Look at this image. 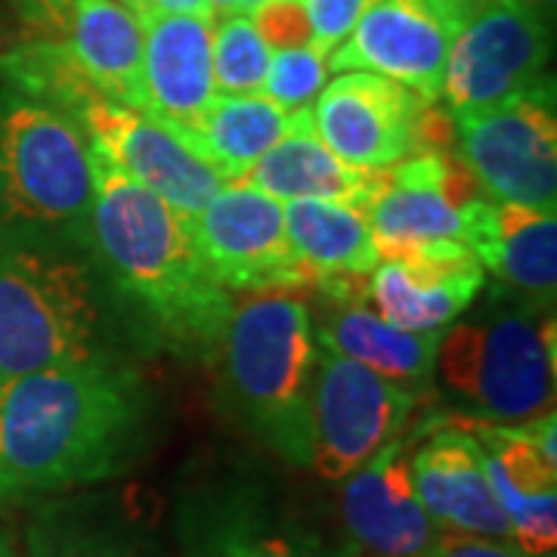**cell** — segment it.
I'll return each instance as SVG.
<instances>
[{
	"label": "cell",
	"instance_id": "35",
	"mask_svg": "<svg viewBox=\"0 0 557 557\" xmlns=\"http://www.w3.org/2000/svg\"><path fill=\"white\" fill-rule=\"evenodd\" d=\"M260 3H267V0H230V13H242V16H251L255 10H258ZM226 13V16H230Z\"/></svg>",
	"mask_w": 557,
	"mask_h": 557
},
{
	"label": "cell",
	"instance_id": "32",
	"mask_svg": "<svg viewBox=\"0 0 557 557\" xmlns=\"http://www.w3.org/2000/svg\"><path fill=\"white\" fill-rule=\"evenodd\" d=\"M418 557H536L530 552L518 548L515 542H502V539H480V536H456V533H443V536Z\"/></svg>",
	"mask_w": 557,
	"mask_h": 557
},
{
	"label": "cell",
	"instance_id": "4",
	"mask_svg": "<svg viewBox=\"0 0 557 557\" xmlns=\"http://www.w3.org/2000/svg\"><path fill=\"white\" fill-rule=\"evenodd\" d=\"M112 295L90 248L0 236V384L115 354Z\"/></svg>",
	"mask_w": 557,
	"mask_h": 557
},
{
	"label": "cell",
	"instance_id": "34",
	"mask_svg": "<svg viewBox=\"0 0 557 557\" xmlns=\"http://www.w3.org/2000/svg\"><path fill=\"white\" fill-rule=\"evenodd\" d=\"M0 557H25L20 539L13 536V530L3 520H0Z\"/></svg>",
	"mask_w": 557,
	"mask_h": 557
},
{
	"label": "cell",
	"instance_id": "3",
	"mask_svg": "<svg viewBox=\"0 0 557 557\" xmlns=\"http://www.w3.org/2000/svg\"><path fill=\"white\" fill-rule=\"evenodd\" d=\"M208 366L220 412L270 456L310 471L317 369L310 304L292 292L236 300Z\"/></svg>",
	"mask_w": 557,
	"mask_h": 557
},
{
	"label": "cell",
	"instance_id": "9",
	"mask_svg": "<svg viewBox=\"0 0 557 557\" xmlns=\"http://www.w3.org/2000/svg\"><path fill=\"white\" fill-rule=\"evenodd\" d=\"M483 196L458 149H418L381 171L379 189L366 205L381 260L453 258L461 242L465 208Z\"/></svg>",
	"mask_w": 557,
	"mask_h": 557
},
{
	"label": "cell",
	"instance_id": "31",
	"mask_svg": "<svg viewBox=\"0 0 557 557\" xmlns=\"http://www.w3.org/2000/svg\"><path fill=\"white\" fill-rule=\"evenodd\" d=\"M251 22L270 50L310 47V22L300 0H267L251 13Z\"/></svg>",
	"mask_w": 557,
	"mask_h": 557
},
{
	"label": "cell",
	"instance_id": "24",
	"mask_svg": "<svg viewBox=\"0 0 557 557\" xmlns=\"http://www.w3.org/2000/svg\"><path fill=\"white\" fill-rule=\"evenodd\" d=\"M381 171L350 168L319 139L313 109H295L282 137L255 161V168L236 183H245L276 201L329 199L350 201L366 211L379 189Z\"/></svg>",
	"mask_w": 557,
	"mask_h": 557
},
{
	"label": "cell",
	"instance_id": "11",
	"mask_svg": "<svg viewBox=\"0 0 557 557\" xmlns=\"http://www.w3.org/2000/svg\"><path fill=\"white\" fill-rule=\"evenodd\" d=\"M483 0H375L350 38L338 44L329 72H375L409 87L424 102H440L443 75L461 28Z\"/></svg>",
	"mask_w": 557,
	"mask_h": 557
},
{
	"label": "cell",
	"instance_id": "30",
	"mask_svg": "<svg viewBox=\"0 0 557 557\" xmlns=\"http://www.w3.org/2000/svg\"><path fill=\"white\" fill-rule=\"evenodd\" d=\"M310 22V47L329 57L338 44L350 38L362 13L375 0H300Z\"/></svg>",
	"mask_w": 557,
	"mask_h": 557
},
{
	"label": "cell",
	"instance_id": "18",
	"mask_svg": "<svg viewBox=\"0 0 557 557\" xmlns=\"http://www.w3.org/2000/svg\"><path fill=\"white\" fill-rule=\"evenodd\" d=\"M409 478L418 502L443 533L511 542L478 440L456 416L428 418V431L409 453Z\"/></svg>",
	"mask_w": 557,
	"mask_h": 557
},
{
	"label": "cell",
	"instance_id": "10",
	"mask_svg": "<svg viewBox=\"0 0 557 557\" xmlns=\"http://www.w3.org/2000/svg\"><path fill=\"white\" fill-rule=\"evenodd\" d=\"M421 403L416 391L317 341L310 471L325 483L350 478L409 428Z\"/></svg>",
	"mask_w": 557,
	"mask_h": 557
},
{
	"label": "cell",
	"instance_id": "25",
	"mask_svg": "<svg viewBox=\"0 0 557 557\" xmlns=\"http://www.w3.org/2000/svg\"><path fill=\"white\" fill-rule=\"evenodd\" d=\"M60 38L109 100L137 112L146 109L143 28L119 0H65Z\"/></svg>",
	"mask_w": 557,
	"mask_h": 557
},
{
	"label": "cell",
	"instance_id": "19",
	"mask_svg": "<svg viewBox=\"0 0 557 557\" xmlns=\"http://www.w3.org/2000/svg\"><path fill=\"white\" fill-rule=\"evenodd\" d=\"M84 134L124 174H131L139 186L171 205L180 218H196L226 186V180L208 161L189 152L168 127L115 100L102 102L84 124Z\"/></svg>",
	"mask_w": 557,
	"mask_h": 557
},
{
	"label": "cell",
	"instance_id": "14",
	"mask_svg": "<svg viewBox=\"0 0 557 557\" xmlns=\"http://www.w3.org/2000/svg\"><path fill=\"white\" fill-rule=\"evenodd\" d=\"M424 102L409 87L375 72H341L313 100L319 139L344 164L387 171L418 149Z\"/></svg>",
	"mask_w": 557,
	"mask_h": 557
},
{
	"label": "cell",
	"instance_id": "26",
	"mask_svg": "<svg viewBox=\"0 0 557 557\" xmlns=\"http://www.w3.org/2000/svg\"><path fill=\"white\" fill-rule=\"evenodd\" d=\"M282 214L288 248L310 282L307 288L322 278L372 276V270L381 263L369 218L350 201H285Z\"/></svg>",
	"mask_w": 557,
	"mask_h": 557
},
{
	"label": "cell",
	"instance_id": "15",
	"mask_svg": "<svg viewBox=\"0 0 557 557\" xmlns=\"http://www.w3.org/2000/svg\"><path fill=\"white\" fill-rule=\"evenodd\" d=\"M25 557H168L156 518L124 486H87L25 505Z\"/></svg>",
	"mask_w": 557,
	"mask_h": 557
},
{
	"label": "cell",
	"instance_id": "13",
	"mask_svg": "<svg viewBox=\"0 0 557 557\" xmlns=\"http://www.w3.org/2000/svg\"><path fill=\"white\" fill-rule=\"evenodd\" d=\"M205 273L226 292H307V276L288 248L282 201L245 183H226L186 220Z\"/></svg>",
	"mask_w": 557,
	"mask_h": 557
},
{
	"label": "cell",
	"instance_id": "1",
	"mask_svg": "<svg viewBox=\"0 0 557 557\" xmlns=\"http://www.w3.org/2000/svg\"><path fill=\"white\" fill-rule=\"evenodd\" d=\"M159 406L121 354L0 384V508L134 474L156 446Z\"/></svg>",
	"mask_w": 557,
	"mask_h": 557
},
{
	"label": "cell",
	"instance_id": "28",
	"mask_svg": "<svg viewBox=\"0 0 557 557\" xmlns=\"http://www.w3.org/2000/svg\"><path fill=\"white\" fill-rule=\"evenodd\" d=\"M270 47L260 38L251 16L230 13L214 20L211 32V62H214V90L230 97L260 94L270 65Z\"/></svg>",
	"mask_w": 557,
	"mask_h": 557
},
{
	"label": "cell",
	"instance_id": "22",
	"mask_svg": "<svg viewBox=\"0 0 557 557\" xmlns=\"http://www.w3.org/2000/svg\"><path fill=\"white\" fill-rule=\"evenodd\" d=\"M486 273L471 251L453 258L381 260L366 285V300L403 332H443L480 298Z\"/></svg>",
	"mask_w": 557,
	"mask_h": 557
},
{
	"label": "cell",
	"instance_id": "12",
	"mask_svg": "<svg viewBox=\"0 0 557 557\" xmlns=\"http://www.w3.org/2000/svg\"><path fill=\"white\" fill-rule=\"evenodd\" d=\"M548 16L533 0H483L461 28L443 75L449 115L461 119L545 78L552 57Z\"/></svg>",
	"mask_w": 557,
	"mask_h": 557
},
{
	"label": "cell",
	"instance_id": "5",
	"mask_svg": "<svg viewBox=\"0 0 557 557\" xmlns=\"http://www.w3.org/2000/svg\"><path fill=\"white\" fill-rule=\"evenodd\" d=\"M174 557H359L354 542L258 458L218 456L180 480Z\"/></svg>",
	"mask_w": 557,
	"mask_h": 557
},
{
	"label": "cell",
	"instance_id": "33",
	"mask_svg": "<svg viewBox=\"0 0 557 557\" xmlns=\"http://www.w3.org/2000/svg\"><path fill=\"white\" fill-rule=\"evenodd\" d=\"M121 7L139 22V28L156 16H201L214 22L211 0H119Z\"/></svg>",
	"mask_w": 557,
	"mask_h": 557
},
{
	"label": "cell",
	"instance_id": "29",
	"mask_svg": "<svg viewBox=\"0 0 557 557\" xmlns=\"http://www.w3.org/2000/svg\"><path fill=\"white\" fill-rule=\"evenodd\" d=\"M325 75H329L325 57L317 53L313 47L273 50L260 94L282 106L285 112L307 109V106H313L319 90L325 87Z\"/></svg>",
	"mask_w": 557,
	"mask_h": 557
},
{
	"label": "cell",
	"instance_id": "8",
	"mask_svg": "<svg viewBox=\"0 0 557 557\" xmlns=\"http://www.w3.org/2000/svg\"><path fill=\"white\" fill-rule=\"evenodd\" d=\"M461 161L483 196L533 211L557 208L555 81L539 78L518 94L453 119Z\"/></svg>",
	"mask_w": 557,
	"mask_h": 557
},
{
	"label": "cell",
	"instance_id": "6",
	"mask_svg": "<svg viewBox=\"0 0 557 557\" xmlns=\"http://www.w3.org/2000/svg\"><path fill=\"white\" fill-rule=\"evenodd\" d=\"M440 338L437 379L458 416L520 424L555 412V307L493 282Z\"/></svg>",
	"mask_w": 557,
	"mask_h": 557
},
{
	"label": "cell",
	"instance_id": "36",
	"mask_svg": "<svg viewBox=\"0 0 557 557\" xmlns=\"http://www.w3.org/2000/svg\"><path fill=\"white\" fill-rule=\"evenodd\" d=\"M533 3H536L548 20H555V0H533Z\"/></svg>",
	"mask_w": 557,
	"mask_h": 557
},
{
	"label": "cell",
	"instance_id": "23",
	"mask_svg": "<svg viewBox=\"0 0 557 557\" xmlns=\"http://www.w3.org/2000/svg\"><path fill=\"white\" fill-rule=\"evenodd\" d=\"M214 22L201 16H156L143 25V90L146 115L171 134L193 124L211 102Z\"/></svg>",
	"mask_w": 557,
	"mask_h": 557
},
{
	"label": "cell",
	"instance_id": "16",
	"mask_svg": "<svg viewBox=\"0 0 557 557\" xmlns=\"http://www.w3.org/2000/svg\"><path fill=\"white\" fill-rule=\"evenodd\" d=\"M369 276L322 278L313 288L310 317L319 344L335 354L357 359L359 366L379 372L416 391L418 397H434L437 384V350L443 332H403L369 307L366 300Z\"/></svg>",
	"mask_w": 557,
	"mask_h": 557
},
{
	"label": "cell",
	"instance_id": "21",
	"mask_svg": "<svg viewBox=\"0 0 557 557\" xmlns=\"http://www.w3.org/2000/svg\"><path fill=\"white\" fill-rule=\"evenodd\" d=\"M465 248L496 273V282L555 307L557 211H533L486 196L465 208Z\"/></svg>",
	"mask_w": 557,
	"mask_h": 557
},
{
	"label": "cell",
	"instance_id": "17",
	"mask_svg": "<svg viewBox=\"0 0 557 557\" xmlns=\"http://www.w3.org/2000/svg\"><path fill=\"white\" fill-rule=\"evenodd\" d=\"M424 431L428 421L403 431L350 478L341 480V530L359 555L418 557L443 536L418 502L409 478V453Z\"/></svg>",
	"mask_w": 557,
	"mask_h": 557
},
{
	"label": "cell",
	"instance_id": "7",
	"mask_svg": "<svg viewBox=\"0 0 557 557\" xmlns=\"http://www.w3.org/2000/svg\"><path fill=\"white\" fill-rule=\"evenodd\" d=\"M90 139L69 115L0 87V236L94 251Z\"/></svg>",
	"mask_w": 557,
	"mask_h": 557
},
{
	"label": "cell",
	"instance_id": "2",
	"mask_svg": "<svg viewBox=\"0 0 557 557\" xmlns=\"http://www.w3.org/2000/svg\"><path fill=\"white\" fill-rule=\"evenodd\" d=\"M90 233L102 273L127 307L183 357L211 359L233 292L205 273L186 218L90 143Z\"/></svg>",
	"mask_w": 557,
	"mask_h": 557
},
{
	"label": "cell",
	"instance_id": "20",
	"mask_svg": "<svg viewBox=\"0 0 557 557\" xmlns=\"http://www.w3.org/2000/svg\"><path fill=\"white\" fill-rule=\"evenodd\" d=\"M456 418L478 440L493 496L511 527V542L530 555L555 557L557 461L542 456L518 424Z\"/></svg>",
	"mask_w": 557,
	"mask_h": 557
},
{
	"label": "cell",
	"instance_id": "27",
	"mask_svg": "<svg viewBox=\"0 0 557 557\" xmlns=\"http://www.w3.org/2000/svg\"><path fill=\"white\" fill-rule=\"evenodd\" d=\"M288 119L292 112L267 100L263 94H214L199 119L174 131V137L201 161H208L226 183H236L282 137Z\"/></svg>",
	"mask_w": 557,
	"mask_h": 557
}]
</instances>
